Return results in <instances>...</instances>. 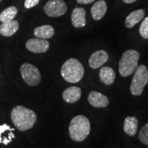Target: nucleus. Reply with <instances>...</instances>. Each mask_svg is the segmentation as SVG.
Wrapping results in <instances>:
<instances>
[{"label":"nucleus","mask_w":148,"mask_h":148,"mask_svg":"<svg viewBox=\"0 0 148 148\" xmlns=\"http://www.w3.org/2000/svg\"><path fill=\"white\" fill-rule=\"evenodd\" d=\"M138 119L135 116H127L123 123V131L130 136H134L136 134L138 127Z\"/></svg>","instance_id":"nucleus-17"},{"label":"nucleus","mask_w":148,"mask_h":148,"mask_svg":"<svg viewBox=\"0 0 148 148\" xmlns=\"http://www.w3.org/2000/svg\"><path fill=\"white\" fill-rule=\"evenodd\" d=\"M140 58L138 51L127 49L123 52L119 62V72L122 77H127L134 73Z\"/></svg>","instance_id":"nucleus-4"},{"label":"nucleus","mask_w":148,"mask_h":148,"mask_svg":"<svg viewBox=\"0 0 148 148\" xmlns=\"http://www.w3.org/2000/svg\"><path fill=\"white\" fill-rule=\"evenodd\" d=\"M10 116L14 126L22 132L32 128L37 119L34 111L23 106L14 107L11 111Z\"/></svg>","instance_id":"nucleus-1"},{"label":"nucleus","mask_w":148,"mask_h":148,"mask_svg":"<svg viewBox=\"0 0 148 148\" xmlns=\"http://www.w3.org/2000/svg\"><path fill=\"white\" fill-rule=\"evenodd\" d=\"M138 138L144 145H148V123L140 129Z\"/></svg>","instance_id":"nucleus-21"},{"label":"nucleus","mask_w":148,"mask_h":148,"mask_svg":"<svg viewBox=\"0 0 148 148\" xmlns=\"http://www.w3.org/2000/svg\"><path fill=\"white\" fill-rule=\"evenodd\" d=\"M1 0H0V2H1Z\"/></svg>","instance_id":"nucleus-26"},{"label":"nucleus","mask_w":148,"mask_h":148,"mask_svg":"<svg viewBox=\"0 0 148 148\" xmlns=\"http://www.w3.org/2000/svg\"><path fill=\"white\" fill-rule=\"evenodd\" d=\"M148 83V70L147 66L143 64L138 66L134 72V76L131 82L130 90L133 95H140L144 88Z\"/></svg>","instance_id":"nucleus-5"},{"label":"nucleus","mask_w":148,"mask_h":148,"mask_svg":"<svg viewBox=\"0 0 148 148\" xmlns=\"http://www.w3.org/2000/svg\"><path fill=\"white\" fill-rule=\"evenodd\" d=\"M90 131L89 120L84 115L74 116L70 122L69 132L71 138L74 141L82 142L87 138Z\"/></svg>","instance_id":"nucleus-2"},{"label":"nucleus","mask_w":148,"mask_h":148,"mask_svg":"<svg viewBox=\"0 0 148 148\" xmlns=\"http://www.w3.org/2000/svg\"><path fill=\"white\" fill-rule=\"evenodd\" d=\"M144 16H145V11L143 9L133 11L125 18V27L127 28H132L143 19Z\"/></svg>","instance_id":"nucleus-16"},{"label":"nucleus","mask_w":148,"mask_h":148,"mask_svg":"<svg viewBox=\"0 0 148 148\" xmlns=\"http://www.w3.org/2000/svg\"><path fill=\"white\" fill-rule=\"evenodd\" d=\"M82 90L77 86H71L67 88L62 92V98L68 103H73L80 99Z\"/></svg>","instance_id":"nucleus-11"},{"label":"nucleus","mask_w":148,"mask_h":148,"mask_svg":"<svg viewBox=\"0 0 148 148\" xmlns=\"http://www.w3.org/2000/svg\"><path fill=\"white\" fill-rule=\"evenodd\" d=\"M20 73L24 82L31 86H37L41 81V75L36 66L25 62L20 67Z\"/></svg>","instance_id":"nucleus-6"},{"label":"nucleus","mask_w":148,"mask_h":148,"mask_svg":"<svg viewBox=\"0 0 148 148\" xmlns=\"http://www.w3.org/2000/svg\"><path fill=\"white\" fill-rule=\"evenodd\" d=\"M60 73L64 79L69 83L79 82L84 74V66L78 60L69 58L61 67Z\"/></svg>","instance_id":"nucleus-3"},{"label":"nucleus","mask_w":148,"mask_h":148,"mask_svg":"<svg viewBox=\"0 0 148 148\" xmlns=\"http://www.w3.org/2000/svg\"><path fill=\"white\" fill-rule=\"evenodd\" d=\"M17 8L15 6H10L3 10L0 14V21L2 23L13 20L17 14Z\"/></svg>","instance_id":"nucleus-20"},{"label":"nucleus","mask_w":148,"mask_h":148,"mask_svg":"<svg viewBox=\"0 0 148 148\" xmlns=\"http://www.w3.org/2000/svg\"><path fill=\"white\" fill-rule=\"evenodd\" d=\"M139 33L143 38H148V16L144 18L139 27Z\"/></svg>","instance_id":"nucleus-22"},{"label":"nucleus","mask_w":148,"mask_h":148,"mask_svg":"<svg viewBox=\"0 0 148 148\" xmlns=\"http://www.w3.org/2000/svg\"><path fill=\"white\" fill-rule=\"evenodd\" d=\"M108 54L104 50H98L90 55L88 64L92 69H97L105 64L108 60Z\"/></svg>","instance_id":"nucleus-9"},{"label":"nucleus","mask_w":148,"mask_h":148,"mask_svg":"<svg viewBox=\"0 0 148 148\" xmlns=\"http://www.w3.org/2000/svg\"><path fill=\"white\" fill-rule=\"evenodd\" d=\"M14 129L12 128L6 123L0 125V143L8 145L15 137L14 134Z\"/></svg>","instance_id":"nucleus-15"},{"label":"nucleus","mask_w":148,"mask_h":148,"mask_svg":"<svg viewBox=\"0 0 148 148\" xmlns=\"http://www.w3.org/2000/svg\"><path fill=\"white\" fill-rule=\"evenodd\" d=\"M137 0H123V1L125 3H132L133 2H135Z\"/></svg>","instance_id":"nucleus-25"},{"label":"nucleus","mask_w":148,"mask_h":148,"mask_svg":"<svg viewBox=\"0 0 148 148\" xmlns=\"http://www.w3.org/2000/svg\"><path fill=\"white\" fill-rule=\"evenodd\" d=\"M88 101L95 108H104L109 104L108 98L101 92L91 91L88 96Z\"/></svg>","instance_id":"nucleus-10"},{"label":"nucleus","mask_w":148,"mask_h":148,"mask_svg":"<svg viewBox=\"0 0 148 148\" xmlns=\"http://www.w3.org/2000/svg\"><path fill=\"white\" fill-rule=\"evenodd\" d=\"M19 27V24L16 20L2 23L0 25V34L3 36H11L17 32Z\"/></svg>","instance_id":"nucleus-14"},{"label":"nucleus","mask_w":148,"mask_h":148,"mask_svg":"<svg viewBox=\"0 0 148 148\" xmlns=\"http://www.w3.org/2000/svg\"><path fill=\"white\" fill-rule=\"evenodd\" d=\"M45 13L49 17H59L67 11V5L63 0H49L44 5Z\"/></svg>","instance_id":"nucleus-7"},{"label":"nucleus","mask_w":148,"mask_h":148,"mask_svg":"<svg viewBox=\"0 0 148 148\" xmlns=\"http://www.w3.org/2000/svg\"><path fill=\"white\" fill-rule=\"evenodd\" d=\"M40 0H25L24 2V7L27 9L32 8L39 3Z\"/></svg>","instance_id":"nucleus-23"},{"label":"nucleus","mask_w":148,"mask_h":148,"mask_svg":"<svg viewBox=\"0 0 148 148\" xmlns=\"http://www.w3.org/2000/svg\"><path fill=\"white\" fill-rule=\"evenodd\" d=\"M27 49L32 53H45L49 48V42L42 38H30L25 43Z\"/></svg>","instance_id":"nucleus-8"},{"label":"nucleus","mask_w":148,"mask_h":148,"mask_svg":"<svg viewBox=\"0 0 148 148\" xmlns=\"http://www.w3.org/2000/svg\"><path fill=\"white\" fill-rule=\"evenodd\" d=\"M79 4H89L95 1V0H76Z\"/></svg>","instance_id":"nucleus-24"},{"label":"nucleus","mask_w":148,"mask_h":148,"mask_svg":"<svg viewBox=\"0 0 148 148\" xmlns=\"http://www.w3.org/2000/svg\"><path fill=\"white\" fill-rule=\"evenodd\" d=\"M99 78L101 82L106 85H110L114 82L115 72L109 66H103L99 71Z\"/></svg>","instance_id":"nucleus-18"},{"label":"nucleus","mask_w":148,"mask_h":148,"mask_svg":"<svg viewBox=\"0 0 148 148\" xmlns=\"http://www.w3.org/2000/svg\"><path fill=\"white\" fill-rule=\"evenodd\" d=\"M34 34L36 38L42 39L51 38L54 35V29L50 25H43L36 27L34 30Z\"/></svg>","instance_id":"nucleus-19"},{"label":"nucleus","mask_w":148,"mask_h":148,"mask_svg":"<svg viewBox=\"0 0 148 148\" xmlns=\"http://www.w3.org/2000/svg\"><path fill=\"white\" fill-rule=\"evenodd\" d=\"M107 11V4L104 0H99L92 5L90 8V13L92 18L95 21L101 19Z\"/></svg>","instance_id":"nucleus-12"},{"label":"nucleus","mask_w":148,"mask_h":148,"mask_svg":"<svg viewBox=\"0 0 148 148\" xmlns=\"http://www.w3.org/2000/svg\"><path fill=\"white\" fill-rule=\"evenodd\" d=\"M71 22L76 28L84 27L86 25V10L83 8H75L72 12Z\"/></svg>","instance_id":"nucleus-13"}]
</instances>
